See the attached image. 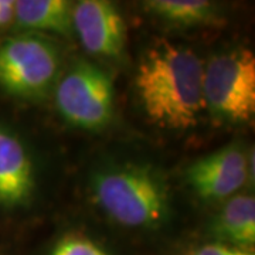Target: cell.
I'll return each mask as SVG.
<instances>
[{
    "label": "cell",
    "mask_w": 255,
    "mask_h": 255,
    "mask_svg": "<svg viewBox=\"0 0 255 255\" xmlns=\"http://www.w3.org/2000/svg\"><path fill=\"white\" fill-rule=\"evenodd\" d=\"M203 71V63L191 48L163 38L155 41L142 55L135 81L149 119L169 129L196 127L206 110Z\"/></svg>",
    "instance_id": "obj_1"
},
{
    "label": "cell",
    "mask_w": 255,
    "mask_h": 255,
    "mask_svg": "<svg viewBox=\"0 0 255 255\" xmlns=\"http://www.w3.org/2000/svg\"><path fill=\"white\" fill-rule=\"evenodd\" d=\"M94 200L115 223L125 227H153L169 213L164 180L147 166H119L92 182Z\"/></svg>",
    "instance_id": "obj_2"
},
{
    "label": "cell",
    "mask_w": 255,
    "mask_h": 255,
    "mask_svg": "<svg viewBox=\"0 0 255 255\" xmlns=\"http://www.w3.org/2000/svg\"><path fill=\"white\" fill-rule=\"evenodd\" d=\"M60 51L46 38L31 33L0 41V91L17 100L46 98L60 71Z\"/></svg>",
    "instance_id": "obj_3"
},
{
    "label": "cell",
    "mask_w": 255,
    "mask_h": 255,
    "mask_svg": "<svg viewBox=\"0 0 255 255\" xmlns=\"http://www.w3.org/2000/svg\"><path fill=\"white\" fill-rule=\"evenodd\" d=\"M203 97L213 117L250 122L255 114L254 53L237 47L211 57L203 71Z\"/></svg>",
    "instance_id": "obj_4"
},
{
    "label": "cell",
    "mask_w": 255,
    "mask_h": 255,
    "mask_svg": "<svg viewBox=\"0 0 255 255\" xmlns=\"http://www.w3.org/2000/svg\"><path fill=\"white\" fill-rule=\"evenodd\" d=\"M114 84L94 64L80 61L55 85V104L63 118L87 130L105 128L114 115Z\"/></svg>",
    "instance_id": "obj_5"
},
{
    "label": "cell",
    "mask_w": 255,
    "mask_h": 255,
    "mask_svg": "<svg viewBox=\"0 0 255 255\" xmlns=\"http://www.w3.org/2000/svg\"><path fill=\"white\" fill-rule=\"evenodd\" d=\"M34 190L36 173L27 145L0 121V213L27 206Z\"/></svg>",
    "instance_id": "obj_6"
},
{
    "label": "cell",
    "mask_w": 255,
    "mask_h": 255,
    "mask_svg": "<svg viewBox=\"0 0 255 255\" xmlns=\"http://www.w3.org/2000/svg\"><path fill=\"white\" fill-rule=\"evenodd\" d=\"M73 27L84 48L100 57H118L127 40V26L115 4L82 0L73 7Z\"/></svg>",
    "instance_id": "obj_7"
},
{
    "label": "cell",
    "mask_w": 255,
    "mask_h": 255,
    "mask_svg": "<svg viewBox=\"0 0 255 255\" xmlns=\"http://www.w3.org/2000/svg\"><path fill=\"white\" fill-rule=\"evenodd\" d=\"M248 174L246 153L238 145H230L191 164L187 180L201 199L220 200L237 193Z\"/></svg>",
    "instance_id": "obj_8"
},
{
    "label": "cell",
    "mask_w": 255,
    "mask_h": 255,
    "mask_svg": "<svg viewBox=\"0 0 255 255\" xmlns=\"http://www.w3.org/2000/svg\"><path fill=\"white\" fill-rule=\"evenodd\" d=\"M13 23L28 31L70 36L74 31L73 6L65 0H17Z\"/></svg>",
    "instance_id": "obj_9"
},
{
    "label": "cell",
    "mask_w": 255,
    "mask_h": 255,
    "mask_svg": "<svg viewBox=\"0 0 255 255\" xmlns=\"http://www.w3.org/2000/svg\"><path fill=\"white\" fill-rule=\"evenodd\" d=\"M213 233L223 243L247 248L255 243V199L250 194L233 196L214 220Z\"/></svg>",
    "instance_id": "obj_10"
},
{
    "label": "cell",
    "mask_w": 255,
    "mask_h": 255,
    "mask_svg": "<svg viewBox=\"0 0 255 255\" xmlns=\"http://www.w3.org/2000/svg\"><path fill=\"white\" fill-rule=\"evenodd\" d=\"M145 9L164 21L179 26H200L214 23L219 9L207 0H149Z\"/></svg>",
    "instance_id": "obj_11"
},
{
    "label": "cell",
    "mask_w": 255,
    "mask_h": 255,
    "mask_svg": "<svg viewBox=\"0 0 255 255\" xmlns=\"http://www.w3.org/2000/svg\"><path fill=\"white\" fill-rule=\"evenodd\" d=\"M50 255H110L91 238L68 234L57 241Z\"/></svg>",
    "instance_id": "obj_12"
},
{
    "label": "cell",
    "mask_w": 255,
    "mask_h": 255,
    "mask_svg": "<svg viewBox=\"0 0 255 255\" xmlns=\"http://www.w3.org/2000/svg\"><path fill=\"white\" fill-rule=\"evenodd\" d=\"M191 255H254V253L247 248L230 246L226 243H210L194 250Z\"/></svg>",
    "instance_id": "obj_13"
},
{
    "label": "cell",
    "mask_w": 255,
    "mask_h": 255,
    "mask_svg": "<svg viewBox=\"0 0 255 255\" xmlns=\"http://www.w3.org/2000/svg\"><path fill=\"white\" fill-rule=\"evenodd\" d=\"M14 21V0H0V30Z\"/></svg>",
    "instance_id": "obj_14"
}]
</instances>
